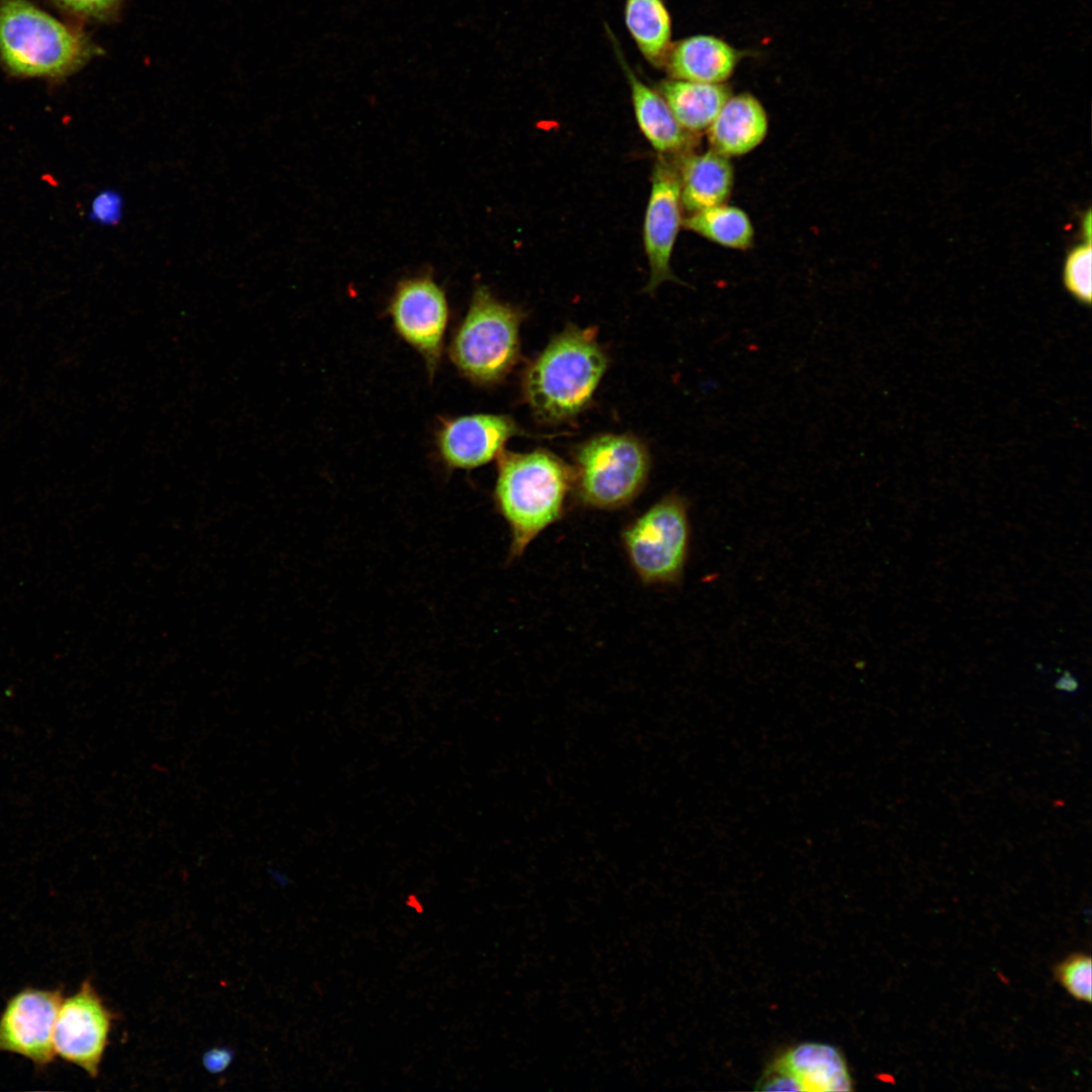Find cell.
I'll list each match as a JSON object with an SVG mask.
<instances>
[{"instance_id":"6da1fadb","label":"cell","mask_w":1092,"mask_h":1092,"mask_svg":"<svg viewBox=\"0 0 1092 1092\" xmlns=\"http://www.w3.org/2000/svg\"><path fill=\"white\" fill-rule=\"evenodd\" d=\"M493 504L507 523L511 560L560 521L573 489V468L546 450L503 451L496 458Z\"/></svg>"},{"instance_id":"7a4b0ae2","label":"cell","mask_w":1092,"mask_h":1092,"mask_svg":"<svg viewBox=\"0 0 1092 1092\" xmlns=\"http://www.w3.org/2000/svg\"><path fill=\"white\" fill-rule=\"evenodd\" d=\"M608 364L593 328L567 326L525 369L523 396L542 423L566 422L588 405Z\"/></svg>"},{"instance_id":"3957f363","label":"cell","mask_w":1092,"mask_h":1092,"mask_svg":"<svg viewBox=\"0 0 1092 1092\" xmlns=\"http://www.w3.org/2000/svg\"><path fill=\"white\" fill-rule=\"evenodd\" d=\"M93 48L78 29L27 0H0V59L18 77L51 80L78 70Z\"/></svg>"},{"instance_id":"277c9868","label":"cell","mask_w":1092,"mask_h":1092,"mask_svg":"<svg viewBox=\"0 0 1092 1092\" xmlns=\"http://www.w3.org/2000/svg\"><path fill=\"white\" fill-rule=\"evenodd\" d=\"M525 312L478 286L456 328L448 355L458 372L479 386L500 383L521 358L520 328Z\"/></svg>"},{"instance_id":"5b68a950","label":"cell","mask_w":1092,"mask_h":1092,"mask_svg":"<svg viewBox=\"0 0 1092 1092\" xmlns=\"http://www.w3.org/2000/svg\"><path fill=\"white\" fill-rule=\"evenodd\" d=\"M573 489L585 508L615 511L630 505L650 471L645 444L631 434H602L576 447Z\"/></svg>"},{"instance_id":"8992f818","label":"cell","mask_w":1092,"mask_h":1092,"mask_svg":"<svg viewBox=\"0 0 1092 1092\" xmlns=\"http://www.w3.org/2000/svg\"><path fill=\"white\" fill-rule=\"evenodd\" d=\"M621 537L629 563L642 583L678 582L691 541L687 499L677 493L663 496L626 525Z\"/></svg>"},{"instance_id":"52a82bcc","label":"cell","mask_w":1092,"mask_h":1092,"mask_svg":"<svg viewBox=\"0 0 1092 1092\" xmlns=\"http://www.w3.org/2000/svg\"><path fill=\"white\" fill-rule=\"evenodd\" d=\"M388 314L395 333L422 356L433 377L449 323L445 291L430 275L405 278L395 287Z\"/></svg>"},{"instance_id":"ba28073f","label":"cell","mask_w":1092,"mask_h":1092,"mask_svg":"<svg viewBox=\"0 0 1092 1092\" xmlns=\"http://www.w3.org/2000/svg\"><path fill=\"white\" fill-rule=\"evenodd\" d=\"M114 1019L91 981L85 980L61 1001L54 1029L56 1055L98 1077Z\"/></svg>"},{"instance_id":"9c48e42d","label":"cell","mask_w":1092,"mask_h":1092,"mask_svg":"<svg viewBox=\"0 0 1092 1092\" xmlns=\"http://www.w3.org/2000/svg\"><path fill=\"white\" fill-rule=\"evenodd\" d=\"M61 990L27 987L14 994L0 1014V1052L47 1067L56 1056L54 1029Z\"/></svg>"},{"instance_id":"30bf717a","label":"cell","mask_w":1092,"mask_h":1092,"mask_svg":"<svg viewBox=\"0 0 1092 1092\" xmlns=\"http://www.w3.org/2000/svg\"><path fill=\"white\" fill-rule=\"evenodd\" d=\"M682 203L676 169L665 159L654 166L643 223V244L650 276L646 291L666 281H676L671 269L675 242L682 225Z\"/></svg>"},{"instance_id":"8fae6325","label":"cell","mask_w":1092,"mask_h":1092,"mask_svg":"<svg viewBox=\"0 0 1092 1092\" xmlns=\"http://www.w3.org/2000/svg\"><path fill=\"white\" fill-rule=\"evenodd\" d=\"M523 434L510 416L472 414L441 419L435 443L447 469L471 470L497 458L510 439Z\"/></svg>"},{"instance_id":"7c38bea8","label":"cell","mask_w":1092,"mask_h":1092,"mask_svg":"<svg viewBox=\"0 0 1092 1092\" xmlns=\"http://www.w3.org/2000/svg\"><path fill=\"white\" fill-rule=\"evenodd\" d=\"M761 1090L835 1092L852 1089L845 1061L833 1046L805 1042L788 1051L760 1082Z\"/></svg>"},{"instance_id":"4fadbf2b","label":"cell","mask_w":1092,"mask_h":1092,"mask_svg":"<svg viewBox=\"0 0 1092 1092\" xmlns=\"http://www.w3.org/2000/svg\"><path fill=\"white\" fill-rule=\"evenodd\" d=\"M767 132V113L761 102L748 93L730 95L707 129L711 149L727 158L754 151Z\"/></svg>"},{"instance_id":"5bb4252c","label":"cell","mask_w":1092,"mask_h":1092,"mask_svg":"<svg viewBox=\"0 0 1092 1092\" xmlns=\"http://www.w3.org/2000/svg\"><path fill=\"white\" fill-rule=\"evenodd\" d=\"M681 203L690 213L726 203L734 186V168L710 149L684 157L678 171Z\"/></svg>"},{"instance_id":"9a60e30c","label":"cell","mask_w":1092,"mask_h":1092,"mask_svg":"<svg viewBox=\"0 0 1092 1092\" xmlns=\"http://www.w3.org/2000/svg\"><path fill=\"white\" fill-rule=\"evenodd\" d=\"M735 51L712 35L688 37L670 51L667 68L674 79L721 84L732 74Z\"/></svg>"},{"instance_id":"2e32d148","label":"cell","mask_w":1092,"mask_h":1092,"mask_svg":"<svg viewBox=\"0 0 1092 1092\" xmlns=\"http://www.w3.org/2000/svg\"><path fill=\"white\" fill-rule=\"evenodd\" d=\"M625 69L637 123L651 147L661 155L687 150L693 134L677 122L661 94L646 86L628 68Z\"/></svg>"},{"instance_id":"e0dca14e","label":"cell","mask_w":1092,"mask_h":1092,"mask_svg":"<svg viewBox=\"0 0 1092 1092\" xmlns=\"http://www.w3.org/2000/svg\"><path fill=\"white\" fill-rule=\"evenodd\" d=\"M660 94L677 122L693 135L707 131L730 97L729 89L722 84L678 79L661 83Z\"/></svg>"},{"instance_id":"ac0fdd59","label":"cell","mask_w":1092,"mask_h":1092,"mask_svg":"<svg viewBox=\"0 0 1092 1092\" xmlns=\"http://www.w3.org/2000/svg\"><path fill=\"white\" fill-rule=\"evenodd\" d=\"M682 226L727 249L745 251L754 242V226L747 212L727 203L690 213Z\"/></svg>"},{"instance_id":"d6986e66","label":"cell","mask_w":1092,"mask_h":1092,"mask_svg":"<svg viewBox=\"0 0 1092 1092\" xmlns=\"http://www.w3.org/2000/svg\"><path fill=\"white\" fill-rule=\"evenodd\" d=\"M625 19L640 52L658 65L666 56L671 34L669 14L662 0H627Z\"/></svg>"},{"instance_id":"ffe728a7","label":"cell","mask_w":1092,"mask_h":1092,"mask_svg":"<svg viewBox=\"0 0 1092 1092\" xmlns=\"http://www.w3.org/2000/svg\"><path fill=\"white\" fill-rule=\"evenodd\" d=\"M1091 265L1092 250L1090 241L1071 250L1064 265V284L1067 290L1083 303H1090L1091 301Z\"/></svg>"},{"instance_id":"44dd1931","label":"cell","mask_w":1092,"mask_h":1092,"mask_svg":"<svg viewBox=\"0 0 1092 1092\" xmlns=\"http://www.w3.org/2000/svg\"><path fill=\"white\" fill-rule=\"evenodd\" d=\"M1092 962L1085 953H1073L1060 962L1054 970L1055 977L1076 1000L1091 1002Z\"/></svg>"},{"instance_id":"7402d4cb","label":"cell","mask_w":1092,"mask_h":1092,"mask_svg":"<svg viewBox=\"0 0 1092 1092\" xmlns=\"http://www.w3.org/2000/svg\"><path fill=\"white\" fill-rule=\"evenodd\" d=\"M122 196L112 189H105L93 198L89 218L99 224L115 225L122 217Z\"/></svg>"},{"instance_id":"603a6c76","label":"cell","mask_w":1092,"mask_h":1092,"mask_svg":"<svg viewBox=\"0 0 1092 1092\" xmlns=\"http://www.w3.org/2000/svg\"><path fill=\"white\" fill-rule=\"evenodd\" d=\"M64 9L89 18H106L113 14L120 0H55Z\"/></svg>"},{"instance_id":"cb8c5ba5","label":"cell","mask_w":1092,"mask_h":1092,"mask_svg":"<svg viewBox=\"0 0 1092 1092\" xmlns=\"http://www.w3.org/2000/svg\"><path fill=\"white\" fill-rule=\"evenodd\" d=\"M225 1060H229L228 1055L222 1052H218L215 1055L209 1054L208 1060H206V1062L210 1070L218 1071L219 1068L223 1067L226 1064Z\"/></svg>"}]
</instances>
